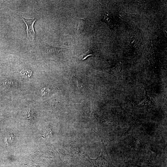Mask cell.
<instances>
[{
    "instance_id": "obj_1",
    "label": "cell",
    "mask_w": 167,
    "mask_h": 167,
    "mask_svg": "<svg viewBox=\"0 0 167 167\" xmlns=\"http://www.w3.org/2000/svg\"><path fill=\"white\" fill-rule=\"evenodd\" d=\"M27 27V37L33 41L35 36V33L34 29V25L36 19L35 18L32 19L25 18L21 17Z\"/></svg>"
},
{
    "instance_id": "obj_6",
    "label": "cell",
    "mask_w": 167,
    "mask_h": 167,
    "mask_svg": "<svg viewBox=\"0 0 167 167\" xmlns=\"http://www.w3.org/2000/svg\"><path fill=\"white\" fill-rule=\"evenodd\" d=\"M27 117L29 119H31L33 118L34 116L33 112L31 109H28L26 114Z\"/></svg>"
},
{
    "instance_id": "obj_8",
    "label": "cell",
    "mask_w": 167,
    "mask_h": 167,
    "mask_svg": "<svg viewBox=\"0 0 167 167\" xmlns=\"http://www.w3.org/2000/svg\"><path fill=\"white\" fill-rule=\"evenodd\" d=\"M75 78V80L76 83V85L77 86H78V87L80 88L81 87L82 83L81 82V80L79 79H78V78L76 77Z\"/></svg>"
},
{
    "instance_id": "obj_5",
    "label": "cell",
    "mask_w": 167,
    "mask_h": 167,
    "mask_svg": "<svg viewBox=\"0 0 167 167\" xmlns=\"http://www.w3.org/2000/svg\"><path fill=\"white\" fill-rule=\"evenodd\" d=\"M32 72L31 70L28 69H24L20 72V75L22 76L25 78H28L31 76Z\"/></svg>"
},
{
    "instance_id": "obj_4",
    "label": "cell",
    "mask_w": 167,
    "mask_h": 167,
    "mask_svg": "<svg viewBox=\"0 0 167 167\" xmlns=\"http://www.w3.org/2000/svg\"><path fill=\"white\" fill-rule=\"evenodd\" d=\"M93 55H94V54L92 50H88L80 55L79 58L80 59L83 60L86 59L88 57Z\"/></svg>"
},
{
    "instance_id": "obj_3",
    "label": "cell",
    "mask_w": 167,
    "mask_h": 167,
    "mask_svg": "<svg viewBox=\"0 0 167 167\" xmlns=\"http://www.w3.org/2000/svg\"><path fill=\"white\" fill-rule=\"evenodd\" d=\"M45 48L48 53L54 54H58L59 52L70 47H61L53 46L43 41Z\"/></svg>"
},
{
    "instance_id": "obj_2",
    "label": "cell",
    "mask_w": 167,
    "mask_h": 167,
    "mask_svg": "<svg viewBox=\"0 0 167 167\" xmlns=\"http://www.w3.org/2000/svg\"><path fill=\"white\" fill-rule=\"evenodd\" d=\"M74 19L76 22L75 31L77 33H80L83 32L86 28L87 19L75 17Z\"/></svg>"
},
{
    "instance_id": "obj_7",
    "label": "cell",
    "mask_w": 167,
    "mask_h": 167,
    "mask_svg": "<svg viewBox=\"0 0 167 167\" xmlns=\"http://www.w3.org/2000/svg\"><path fill=\"white\" fill-rule=\"evenodd\" d=\"M6 141L9 144L11 143L12 141H13V138L11 134H10L6 139Z\"/></svg>"
}]
</instances>
